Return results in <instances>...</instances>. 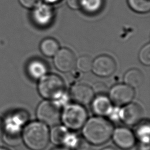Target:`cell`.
Segmentation results:
<instances>
[{
	"mask_svg": "<svg viewBox=\"0 0 150 150\" xmlns=\"http://www.w3.org/2000/svg\"><path fill=\"white\" fill-rule=\"evenodd\" d=\"M115 69L116 64L114 59L106 55L97 57L93 62L91 68L94 74L101 77L110 76Z\"/></svg>",
	"mask_w": 150,
	"mask_h": 150,
	"instance_id": "9",
	"label": "cell"
},
{
	"mask_svg": "<svg viewBox=\"0 0 150 150\" xmlns=\"http://www.w3.org/2000/svg\"><path fill=\"white\" fill-rule=\"evenodd\" d=\"M102 150H116V149H115L114 148H113L112 147H107V148H105L104 149H103Z\"/></svg>",
	"mask_w": 150,
	"mask_h": 150,
	"instance_id": "31",
	"label": "cell"
},
{
	"mask_svg": "<svg viewBox=\"0 0 150 150\" xmlns=\"http://www.w3.org/2000/svg\"><path fill=\"white\" fill-rule=\"evenodd\" d=\"M75 150H90V146L88 142L84 139H77L73 145Z\"/></svg>",
	"mask_w": 150,
	"mask_h": 150,
	"instance_id": "25",
	"label": "cell"
},
{
	"mask_svg": "<svg viewBox=\"0 0 150 150\" xmlns=\"http://www.w3.org/2000/svg\"><path fill=\"white\" fill-rule=\"evenodd\" d=\"M44 1L47 3H55V2H59L61 0H44Z\"/></svg>",
	"mask_w": 150,
	"mask_h": 150,
	"instance_id": "29",
	"label": "cell"
},
{
	"mask_svg": "<svg viewBox=\"0 0 150 150\" xmlns=\"http://www.w3.org/2000/svg\"><path fill=\"white\" fill-rule=\"evenodd\" d=\"M65 90L63 80L57 75L48 74L42 77L38 84V90L44 98L56 100L61 98Z\"/></svg>",
	"mask_w": 150,
	"mask_h": 150,
	"instance_id": "4",
	"label": "cell"
},
{
	"mask_svg": "<svg viewBox=\"0 0 150 150\" xmlns=\"http://www.w3.org/2000/svg\"><path fill=\"white\" fill-rule=\"evenodd\" d=\"M93 62L87 56H82L76 60V65L79 70L83 72H88L91 70Z\"/></svg>",
	"mask_w": 150,
	"mask_h": 150,
	"instance_id": "22",
	"label": "cell"
},
{
	"mask_svg": "<svg viewBox=\"0 0 150 150\" xmlns=\"http://www.w3.org/2000/svg\"><path fill=\"white\" fill-rule=\"evenodd\" d=\"M60 118L65 127L73 130H77L83 127L86 123L87 113L83 106L71 104L64 107Z\"/></svg>",
	"mask_w": 150,
	"mask_h": 150,
	"instance_id": "5",
	"label": "cell"
},
{
	"mask_svg": "<svg viewBox=\"0 0 150 150\" xmlns=\"http://www.w3.org/2000/svg\"><path fill=\"white\" fill-rule=\"evenodd\" d=\"M26 115L23 112H15L8 115L4 124V140L8 145H15L21 141V127L26 121Z\"/></svg>",
	"mask_w": 150,
	"mask_h": 150,
	"instance_id": "3",
	"label": "cell"
},
{
	"mask_svg": "<svg viewBox=\"0 0 150 150\" xmlns=\"http://www.w3.org/2000/svg\"><path fill=\"white\" fill-rule=\"evenodd\" d=\"M53 150H70V149L66 148H57Z\"/></svg>",
	"mask_w": 150,
	"mask_h": 150,
	"instance_id": "30",
	"label": "cell"
},
{
	"mask_svg": "<svg viewBox=\"0 0 150 150\" xmlns=\"http://www.w3.org/2000/svg\"><path fill=\"white\" fill-rule=\"evenodd\" d=\"M27 71L29 76L33 79H39L46 75L47 67L46 64L39 59L31 60L28 64Z\"/></svg>",
	"mask_w": 150,
	"mask_h": 150,
	"instance_id": "15",
	"label": "cell"
},
{
	"mask_svg": "<svg viewBox=\"0 0 150 150\" xmlns=\"http://www.w3.org/2000/svg\"><path fill=\"white\" fill-rule=\"evenodd\" d=\"M103 4V0H80V8L88 13L98 12Z\"/></svg>",
	"mask_w": 150,
	"mask_h": 150,
	"instance_id": "19",
	"label": "cell"
},
{
	"mask_svg": "<svg viewBox=\"0 0 150 150\" xmlns=\"http://www.w3.org/2000/svg\"><path fill=\"white\" fill-rule=\"evenodd\" d=\"M49 134L46 125L40 121H34L24 128L22 139L30 149L42 150L47 145Z\"/></svg>",
	"mask_w": 150,
	"mask_h": 150,
	"instance_id": "2",
	"label": "cell"
},
{
	"mask_svg": "<svg viewBox=\"0 0 150 150\" xmlns=\"http://www.w3.org/2000/svg\"><path fill=\"white\" fill-rule=\"evenodd\" d=\"M39 0H19V3L25 8H32L39 3Z\"/></svg>",
	"mask_w": 150,
	"mask_h": 150,
	"instance_id": "26",
	"label": "cell"
},
{
	"mask_svg": "<svg viewBox=\"0 0 150 150\" xmlns=\"http://www.w3.org/2000/svg\"><path fill=\"white\" fill-rule=\"evenodd\" d=\"M70 94L74 101L82 105L90 103L94 97V92L92 88L84 84H79L73 86Z\"/></svg>",
	"mask_w": 150,
	"mask_h": 150,
	"instance_id": "13",
	"label": "cell"
},
{
	"mask_svg": "<svg viewBox=\"0 0 150 150\" xmlns=\"http://www.w3.org/2000/svg\"><path fill=\"white\" fill-rule=\"evenodd\" d=\"M36 116L40 122L46 125H56L61 118L60 107L53 101H42L37 108Z\"/></svg>",
	"mask_w": 150,
	"mask_h": 150,
	"instance_id": "6",
	"label": "cell"
},
{
	"mask_svg": "<svg viewBox=\"0 0 150 150\" xmlns=\"http://www.w3.org/2000/svg\"><path fill=\"white\" fill-rule=\"evenodd\" d=\"M139 60L145 65L150 64V45L147 44L140 50L139 54Z\"/></svg>",
	"mask_w": 150,
	"mask_h": 150,
	"instance_id": "23",
	"label": "cell"
},
{
	"mask_svg": "<svg viewBox=\"0 0 150 150\" xmlns=\"http://www.w3.org/2000/svg\"><path fill=\"white\" fill-rule=\"evenodd\" d=\"M4 134V124L3 121L0 119V138Z\"/></svg>",
	"mask_w": 150,
	"mask_h": 150,
	"instance_id": "28",
	"label": "cell"
},
{
	"mask_svg": "<svg viewBox=\"0 0 150 150\" xmlns=\"http://www.w3.org/2000/svg\"><path fill=\"white\" fill-rule=\"evenodd\" d=\"M119 117L125 124L134 125L141 120L143 111L138 105L134 103L128 104L119 111Z\"/></svg>",
	"mask_w": 150,
	"mask_h": 150,
	"instance_id": "11",
	"label": "cell"
},
{
	"mask_svg": "<svg viewBox=\"0 0 150 150\" xmlns=\"http://www.w3.org/2000/svg\"><path fill=\"white\" fill-rule=\"evenodd\" d=\"M125 84L131 87H138L144 82V77L142 73L136 69H132L128 70L124 77Z\"/></svg>",
	"mask_w": 150,
	"mask_h": 150,
	"instance_id": "16",
	"label": "cell"
},
{
	"mask_svg": "<svg viewBox=\"0 0 150 150\" xmlns=\"http://www.w3.org/2000/svg\"><path fill=\"white\" fill-rule=\"evenodd\" d=\"M113 127L107 120L96 117L86 121L83 125V134L86 141L94 145H101L112 136Z\"/></svg>",
	"mask_w": 150,
	"mask_h": 150,
	"instance_id": "1",
	"label": "cell"
},
{
	"mask_svg": "<svg viewBox=\"0 0 150 150\" xmlns=\"http://www.w3.org/2000/svg\"><path fill=\"white\" fill-rule=\"evenodd\" d=\"M111 101L117 105L128 104L134 96V91L132 87L123 84H119L111 88L109 93Z\"/></svg>",
	"mask_w": 150,
	"mask_h": 150,
	"instance_id": "7",
	"label": "cell"
},
{
	"mask_svg": "<svg viewBox=\"0 0 150 150\" xmlns=\"http://www.w3.org/2000/svg\"><path fill=\"white\" fill-rule=\"evenodd\" d=\"M54 64L56 67L63 72L71 70L76 64L74 53L68 49H62L54 54Z\"/></svg>",
	"mask_w": 150,
	"mask_h": 150,
	"instance_id": "10",
	"label": "cell"
},
{
	"mask_svg": "<svg viewBox=\"0 0 150 150\" xmlns=\"http://www.w3.org/2000/svg\"><path fill=\"white\" fill-rule=\"evenodd\" d=\"M0 150H8V149L4 148H0Z\"/></svg>",
	"mask_w": 150,
	"mask_h": 150,
	"instance_id": "32",
	"label": "cell"
},
{
	"mask_svg": "<svg viewBox=\"0 0 150 150\" xmlns=\"http://www.w3.org/2000/svg\"><path fill=\"white\" fill-rule=\"evenodd\" d=\"M53 16V8L47 4L36 5L32 13L33 22L41 27H46L49 25L52 22Z\"/></svg>",
	"mask_w": 150,
	"mask_h": 150,
	"instance_id": "8",
	"label": "cell"
},
{
	"mask_svg": "<svg viewBox=\"0 0 150 150\" xmlns=\"http://www.w3.org/2000/svg\"><path fill=\"white\" fill-rule=\"evenodd\" d=\"M130 8L138 13H146L150 10V0H127Z\"/></svg>",
	"mask_w": 150,
	"mask_h": 150,
	"instance_id": "20",
	"label": "cell"
},
{
	"mask_svg": "<svg viewBox=\"0 0 150 150\" xmlns=\"http://www.w3.org/2000/svg\"><path fill=\"white\" fill-rule=\"evenodd\" d=\"M69 134L65 127L57 125L52 128L50 134H49V139L54 144H63L65 143Z\"/></svg>",
	"mask_w": 150,
	"mask_h": 150,
	"instance_id": "17",
	"label": "cell"
},
{
	"mask_svg": "<svg viewBox=\"0 0 150 150\" xmlns=\"http://www.w3.org/2000/svg\"><path fill=\"white\" fill-rule=\"evenodd\" d=\"M135 138H137L142 144H149V125L148 123L142 124L137 128Z\"/></svg>",
	"mask_w": 150,
	"mask_h": 150,
	"instance_id": "21",
	"label": "cell"
},
{
	"mask_svg": "<svg viewBox=\"0 0 150 150\" xmlns=\"http://www.w3.org/2000/svg\"><path fill=\"white\" fill-rule=\"evenodd\" d=\"M92 109L93 112L100 116L110 115L112 111L110 100L106 96H98L93 101Z\"/></svg>",
	"mask_w": 150,
	"mask_h": 150,
	"instance_id": "14",
	"label": "cell"
},
{
	"mask_svg": "<svg viewBox=\"0 0 150 150\" xmlns=\"http://www.w3.org/2000/svg\"><path fill=\"white\" fill-rule=\"evenodd\" d=\"M112 139L117 146L122 149H129L134 146L135 137L131 131L125 127H119L112 132Z\"/></svg>",
	"mask_w": 150,
	"mask_h": 150,
	"instance_id": "12",
	"label": "cell"
},
{
	"mask_svg": "<svg viewBox=\"0 0 150 150\" xmlns=\"http://www.w3.org/2000/svg\"><path fill=\"white\" fill-rule=\"evenodd\" d=\"M40 48L44 55L51 57L54 56L59 50V45L55 39L47 38L41 42Z\"/></svg>",
	"mask_w": 150,
	"mask_h": 150,
	"instance_id": "18",
	"label": "cell"
},
{
	"mask_svg": "<svg viewBox=\"0 0 150 150\" xmlns=\"http://www.w3.org/2000/svg\"><path fill=\"white\" fill-rule=\"evenodd\" d=\"M92 89L94 93H95L97 94H98V96H104V94H105L107 91V86L101 82H98L95 83L93 85V88Z\"/></svg>",
	"mask_w": 150,
	"mask_h": 150,
	"instance_id": "24",
	"label": "cell"
},
{
	"mask_svg": "<svg viewBox=\"0 0 150 150\" xmlns=\"http://www.w3.org/2000/svg\"><path fill=\"white\" fill-rule=\"evenodd\" d=\"M68 6L73 9L80 8V0H66Z\"/></svg>",
	"mask_w": 150,
	"mask_h": 150,
	"instance_id": "27",
	"label": "cell"
}]
</instances>
